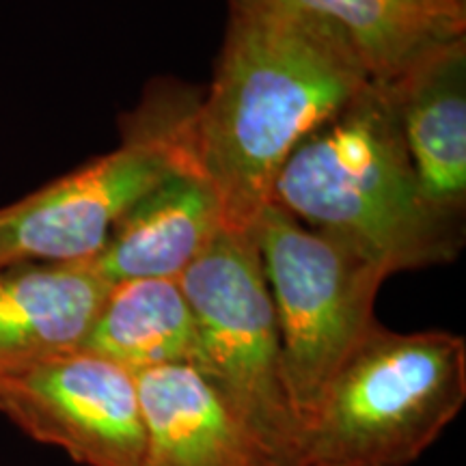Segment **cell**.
<instances>
[{"label":"cell","mask_w":466,"mask_h":466,"mask_svg":"<svg viewBox=\"0 0 466 466\" xmlns=\"http://www.w3.org/2000/svg\"><path fill=\"white\" fill-rule=\"evenodd\" d=\"M370 83L339 35L270 5L229 0L197 110V160L223 199L227 231L253 236L289 156Z\"/></svg>","instance_id":"6da1fadb"},{"label":"cell","mask_w":466,"mask_h":466,"mask_svg":"<svg viewBox=\"0 0 466 466\" xmlns=\"http://www.w3.org/2000/svg\"><path fill=\"white\" fill-rule=\"evenodd\" d=\"M272 203L348 242L389 277L453 261L464 244V229L423 199L391 89L376 80L296 147Z\"/></svg>","instance_id":"7a4b0ae2"},{"label":"cell","mask_w":466,"mask_h":466,"mask_svg":"<svg viewBox=\"0 0 466 466\" xmlns=\"http://www.w3.org/2000/svg\"><path fill=\"white\" fill-rule=\"evenodd\" d=\"M466 404V341L376 322L343 359L305 425V466H408Z\"/></svg>","instance_id":"3957f363"},{"label":"cell","mask_w":466,"mask_h":466,"mask_svg":"<svg viewBox=\"0 0 466 466\" xmlns=\"http://www.w3.org/2000/svg\"><path fill=\"white\" fill-rule=\"evenodd\" d=\"M201 93L156 83L126 116L121 143L31 195L0 208V266L89 261L110 229L168 175L201 168Z\"/></svg>","instance_id":"277c9868"},{"label":"cell","mask_w":466,"mask_h":466,"mask_svg":"<svg viewBox=\"0 0 466 466\" xmlns=\"http://www.w3.org/2000/svg\"><path fill=\"white\" fill-rule=\"evenodd\" d=\"M179 285L197 324V370L281 466H305V430L285 382L275 307L255 238L225 229Z\"/></svg>","instance_id":"5b68a950"},{"label":"cell","mask_w":466,"mask_h":466,"mask_svg":"<svg viewBox=\"0 0 466 466\" xmlns=\"http://www.w3.org/2000/svg\"><path fill=\"white\" fill-rule=\"evenodd\" d=\"M275 307L283 371L302 430L343 359L374 326L389 275L360 250L270 203L253 229Z\"/></svg>","instance_id":"8992f818"},{"label":"cell","mask_w":466,"mask_h":466,"mask_svg":"<svg viewBox=\"0 0 466 466\" xmlns=\"http://www.w3.org/2000/svg\"><path fill=\"white\" fill-rule=\"evenodd\" d=\"M0 412L83 466H145L137 376L86 350L0 376Z\"/></svg>","instance_id":"52a82bcc"},{"label":"cell","mask_w":466,"mask_h":466,"mask_svg":"<svg viewBox=\"0 0 466 466\" xmlns=\"http://www.w3.org/2000/svg\"><path fill=\"white\" fill-rule=\"evenodd\" d=\"M387 85L423 199L436 217L464 229L466 37L432 50Z\"/></svg>","instance_id":"ba28073f"},{"label":"cell","mask_w":466,"mask_h":466,"mask_svg":"<svg viewBox=\"0 0 466 466\" xmlns=\"http://www.w3.org/2000/svg\"><path fill=\"white\" fill-rule=\"evenodd\" d=\"M225 229L217 186L201 168H186L134 203L89 261L108 285L134 279L179 281Z\"/></svg>","instance_id":"9c48e42d"},{"label":"cell","mask_w":466,"mask_h":466,"mask_svg":"<svg viewBox=\"0 0 466 466\" xmlns=\"http://www.w3.org/2000/svg\"><path fill=\"white\" fill-rule=\"evenodd\" d=\"M145 466H281L197 367L138 371Z\"/></svg>","instance_id":"30bf717a"},{"label":"cell","mask_w":466,"mask_h":466,"mask_svg":"<svg viewBox=\"0 0 466 466\" xmlns=\"http://www.w3.org/2000/svg\"><path fill=\"white\" fill-rule=\"evenodd\" d=\"M108 289L91 261L0 266V376L83 348Z\"/></svg>","instance_id":"8fae6325"},{"label":"cell","mask_w":466,"mask_h":466,"mask_svg":"<svg viewBox=\"0 0 466 466\" xmlns=\"http://www.w3.org/2000/svg\"><path fill=\"white\" fill-rule=\"evenodd\" d=\"M329 28L360 58L371 80L391 83L419 58L466 37L456 0H253Z\"/></svg>","instance_id":"7c38bea8"},{"label":"cell","mask_w":466,"mask_h":466,"mask_svg":"<svg viewBox=\"0 0 466 466\" xmlns=\"http://www.w3.org/2000/svg\"><path fill=\"white\" fill-rule=\"evenodd\" d=\"M86 352L132 374L197 363L199 341L190 302L175 279H134L110 285L83 343Z\"/></svg>","instance_id":"4fadbf2b"},{"label":"cell","mask_w":466,"mask_h":466,"mask_svg":"<svg viewBox=\"0 0 466 466\" xmlns=\"http://www.w3.org/2000/svg\"><path fill=\"white\" fill-rule=\"evenodd\" d=\"M456 3H462V5H466V0H456Z\"/></svg>","instance_id":"5bb4252c"}]
</instances>
